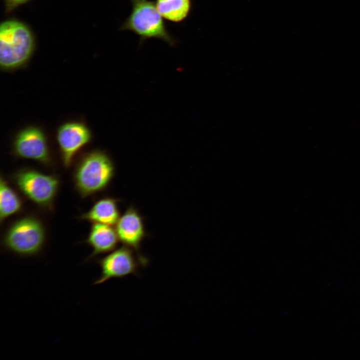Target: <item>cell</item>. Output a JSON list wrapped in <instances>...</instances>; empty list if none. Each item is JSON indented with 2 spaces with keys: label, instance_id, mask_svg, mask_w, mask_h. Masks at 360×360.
Masks as SVG:
<instances>
[{
  "label": "cell",
  "instance_id": "10",
  "mask_svg": "<svg viewBox=\"0 0 360 360\" xmlns=\"http://www.w3.org/2000/svg\"><path fill=\"white\" fill-rule=\"evenodd\" d=\"M118 240L116 229L113 228L111 226L94 223L86 240L92 248V252L86 261L97 255L113 250Z\"/></svg>",
  "mask_w": 360,
  "mask_h": 360
},
{
  "label": "cell",
  "instance_id": "1",
  "mask_svg": "<svg viewBox=\"0 0 360 360\" xmlns=\"http://www.w3.org/2000/svg\"><path fill=\"white\" fill-rule=\"evenodd\" d=\"M34 40L28 26L16 20L4 21L0 26V65L4 71L23 68L34 50Z\"/></svg>",
  "mask_w": 360,
  "mask_h": 360
},
{
  "label": "cell",
  "instance_id": "4",
  "mask_svg": "<svg viewBox=\"0 0 360 360\" xmlns=\"http://www.w3.org/2000/svg\"><path fill=\"white\" fill-rule=\"evenodd\" d=\"M45 240L44 226L33 216H26L14 222L4 238V246L10 252L24 256L38 254Z\"/></svg>",
  "mask_w": 360,
  "mask_h": 360
},
{
  "label": "cell",
  "instance_id": "7",
  "mask_svg": "<svg viewBox=\"0 0 360 360\" xmlns=\"http://www.w3.org/2000/svg\"><path fill=\"white\" fill-rule=\"evenodd\" d=\"M12 152L19 158L44 164L51 160L46 136L40 128L34 126L25 127L16 133L12 144Z\"/></svg>",
  "mask_w": 360,
  "mask_h": 360
},
{
  "label": "cell",
  "instance_id": "5",
  "mask_svg": "<svg viewBox=\"0 0 360 360\" xmlns=\"http://www.w3.org/2000/svg\"><path fill=\"white\" fill-rule=\"evenodd\" d=\"M13 180L30 200L42 208L52 206L59 186L58 179L56 176L24 168L14 174Z\"/></svg>",
  "mask_w": 360,
  "mask_h": 360
},
{
  "label": "cell",
  "instance_id": "14",
  "mask_svg": "<svg viewBox=\"0 0 360 360\" xmlns=\"http://www.w3.org/2000/svg\"><path fill=\"white\" fill-rule=\"evenodd\" d=\"M28 0H4L6 10V12H10Z\"/></svg>",
  "mask_w": 360,
  "mask_h": 360
},
{
  "label": "cell",
  "instance_id": "13",
  "mask_svg": "<svg viewBox=\"0 0 360 360\" xmlns=\"http://www.w3.org/2000/svg\"><path fill=\"white\" fill-rule=\"evenodd\" d=\"M22 202L16 193L1 176L0 184V217L2 222L18 212Z\"/></svg>",
  "mask_w": 360,
  "mask_h": 360
},
{
  "label": "cell",
  "instance_id": "8",
  "mask_svg": "<svg viewBox=\"0 0 360 360\" xmlns=\"http://www.w3.org/2000/svg\"><path fill=\"white\" fill-rule=\"evenodd\" d=\"M56 139L65 167H68L76 154L90 142L92 133L84 122L70 121L59 126Z\"/></svg>",
  "mask_w": 360,
  "mask_h": 360
},
{
  "label": "cell",
  "instance_id": "9",
  "mask_svg": "<svg viewBox=\"0 0 360 360\" xmlns=\"http://www.w3.org/2000/svg\"><path fill=\"white\" fill-rule=\"evenodd\" d=\"M116 230L119 240L138 254L146 232L144 218L132 206L128 207L117 222Z\"/></svg>",
  "mask_w": 360,
  "mask_h": 360
},
{
  "label": "cell",
  "instance_id": "3",
  "mask_svg": "<svg viewBox=\"0 0 360 360\" xmlns=\"http://www.w3.org/2000/svg\"><path fill=\"white\" fill-rule=\"evenodd\" d=\"M132 9L129 16L120 28L138 36L142 42L158 39L174 46L176 41L168 32L156 3L150 0H130Z\"/></svg>",
  "mask_w": 360,
  "mask_h": 360
},
{
  "label": "cell",
  "instance_id": "6",
  "mask_svg": "<svg viewBox=\"0 0 360 360\" xmlns=\"http://www.w3.org/2000/svg\"><path fill=\"white\" fill-rule=\"evenodd\" d=\"M148 263L145 257L136 255L134 250L124 246L97 260L101 272L94 284H100L110 278H122L130 274L139 276L140 268Z\"/></svg>",
  "mask_w": 360,
  "mask_h": 360
},
{
  "label": "cell",
  "instance_id": "11",
  "mask_svg": "<svg viewBox=\"0 0 360 360\" xmlns=\"http://www.w3.org/2000/svg\"><path fill=\"white\" fill-rule=\"evenodd\" d=\"M118 202V200L110 197L100 199L82 216V219L110 226L116 224L120 216Z\"/></svg>",
  "mask_w": 360,
  "mask_h": 360
},
{
  "label": "cell",
  "instance_id": "2",
  "mask_svg": "<svg viewBox=\"0 0 360 360\" xmlns=\"http://www.w3.org/2000/svg\"><path fill=\"white\" fill-rule=\"evenodd\" d=\"M114 174V166L108 155L100 150H92L78 162L74 172V185L84 198L104 190Z\"/></svg>",
  "mask_w": 360,
  "mask_h": 360
},
{
  "label": "cell",
  "instance_id": "12",
  "mask_svg": "<svg viewBox=\"0 0 360 360\" xmlns=\"http://www.w3.org/2000/svg\"><path fill=\"white\" fill-rule=\"evenodd\" d=\"M155 3L162 18L174 22L184 21L192 10L191 0H156Z\"/></svg>",
  "mask_w": 360,
  "mask_h": 360
}]
</instances>
